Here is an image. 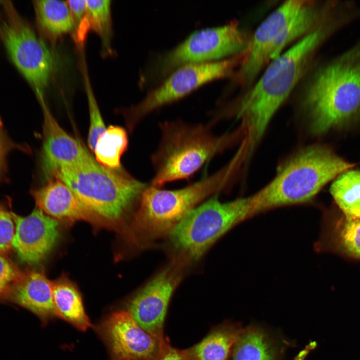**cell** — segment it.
<instances>
[{"mask_svg":"<svg viewBox=\"0 0 360 360\" xmlns=\"http://www.w3.org/2000/svg\"><path fill=\"white\" fill-rule=\"evenodd\" d=\"M216 196L192 210L170 234L174 247L193 260L232 228L253 216L250 196L222 202Z\"/></svg>","mask_w":360,"mask_h":360,"instance_id":"cell-7","label":"cell"},{"mask_svg":"<svg viewBox=\"0 0 360 360\" xmlns=\"http://www.w3.org/2000/svg\"><path fill=\"white\" fill-rule=\"evenodd\" d=\"M95 329L110 360H156L170 344L145 331L126 310L105 316Z\"/></svg>","mask_w":360,"mask_h":360,"instance_id":"cell-11","label":"cell"},{"mask_svg":"<svg viewBox=\"0 0 360 360\" xmlns=\"http://www.w3.org/2000/svg\"><path fill=\"white\" fill-rule=\"evenodd\" d=\"M128 136L122 128L110 126L98 138L94 152L96 160L112 169L120 167L122 156L127 149Z\"/></svg>","mask_w":360,"mask_h":360,"instance_id":"cell-25","label":"cell"},{"mask_svg":"<svg viewBox=\"0 0 360 360\" xmlns=\"http://www.w3.org/2000/svg\"><path fill=\"white\" fill-rule=\"evenodd\" d=\"M330 190L344 214L360 218V170L350 169L344 172L336 178Z\"/></svg>","mask_w":360,"mask_h":360,"instance_id":"cell-24","label":"cell"},{"mask_svg":"<svg viewBox=\"0 0 360 360\" xmlns=\"http://www.w3.org/2000/svg\"><path fill=\"white\" fill-rule=\"evenodd\" d=\"M156 360H186L182 350L168 344Z\"/></svg>","mask_w":360,"mask_h":360,"instance_id":"cell-31","label":"cell"},{"mask_svg":"<svg viewBox=\"0 0 360 360\" xmlns=\"http://www.w3.org/2000/svg\"><path fill=\"white\" fill-rule=\"evenodd\" d=\"M354 166L327 147L306 148L288 160L270 182L250 196L253 216L278 206L308 202L327 183Z\"/></svg>","mask_w":360,"mask_h":360,"instance_id":"cell-4","label":"cell"},{"mask_svg":"<svg viewBox=\"0 0 360 360\" xmlns=\"http://www.w3.org/2000/svg\"><path fill=\"white\" fill-rule=\"evenodd\" d=\"M243 328L240 323L225 321L212 328L198 343L182 352L186 360H228Z\"/></svg>","mask_w":360,"mask_h":360,"instance_id":"cell-20","label":"cell"},{"mask_svg":"<svg viewBox=\"0 0 360 360\" xmlns=\"http://www.w3.org/2000/svg\"><path fill=\"white\" fill-rule=\"evenodd\" d=\"M8 149V145L6 137L4 134L0 120V170L4 162L6 154Z\"/></svg>","mask_w":360,"mask_h":360,"instance_id":"cell-32","label":"cell"},{"mask_svg":"<svg viewBox=\"0 0 360 360\" xmlns=\"http://www.w3.org/2000/svg\"><path fill=\"white\" fill-rule=\"evenodd\" d=\"M53 302L58 317L81 331L91 326L86 315L82 296L67 278L62 276L52 282Z\"/></svg>","mask_w":360,"mask_h":360,"instance_id":"cell-21","label":"cell"},{"mask_svg":"<svg viewBox=\"0 0 360 360\" xmlns=\"http://www.w3.org/2000/svg\"><path fill=\"white\" fill-rule=\"evenodd\" d=\"M296 88L314 134L360 116V46L316 69L310 67Z\"/></svg>","mask_w":360,"mask_h":360,"instance_id":"cell-2","label":"cell"},{"mask_svg":"<svg viewBox=\"0 0 360 360\" xmlns=\"http://www.w3.org/2000/svg\"><path fill=\"white\" fill-rule=\"evenodd\" d=\"M15 230L12 212L0 208V255L7 254L13 248Z\"/></svg>","mask_w":360,"mask_h":360,"instance_id":"cell-28","label":"cell"},{"mask_svg":"<svg viewBox=\"0 0 360 360\" xmlns=\"http://www.w3.org/2000/svg\"><path fill=\"white\" fill-rule=\"evenodd\" d=\"M3 6L0 38L12 63L30 85L38 100H44L54 72L53 54L10 2H4Z\"/></svg>","mask_w":360,"mask_h":360,"instance_id":"cell-8","label":"cell"},{"mask_svg":"<svg viewBox=\"0 0 360 360\" xmlns=\"http://www.w3.org/2000/svg\"><path fill=\"white\" fill-rule=\"evenodd\" d=\"M224 186L215 172L184 188L166 190L149 184L143 192L134 216L130 234L134 240H152L170 232L204 200Z\"/></svg>","mask_w":360,"mask_h":360,"instance_id":"cell-6","label":"cell"},{"mask_svg":"<svg viewBox=\"0 0 360 360\" xmlns=\"http://www.w3.org/2000/svg\"><path fill=\"white\" fill-rule=\"evenodd\" d=\"M44 186L32 192L38 208L48 216L70 222L94 220L74 192L64 182L52 178Z\"/></svg>","mask_w":360,"mask_h":360,"instance_id":"cell-17","label":"cell"},{"mask_svg":"<svg viewBox=\"0 0 360 360\" xmlns=\"http://www.w3.org/2000/svg\"><path fill=\"white\" fill-rule=\"evenodd\" d=\"M82 68L90 114L88 143L90 149L94 152L98 138L106 128L93 92L86 67L84 64Z\"/></svg>","mask_w":360,"mask_h":360,"instance_id":"cell-27","label":"cell"},{"mask_svg":"<svg viewBox=\"0 0 360 360\" xmlns=\"http://www.w3.org/2000/svg\"><path fill=\"white\" fill-rule=\"evenodd\" d=\"M14 300L46 324L58 317L52 298V282L42 274L22 273L10 290Z\"/></svg>","mask_w":360,"mask_h":360,"instance_id":"cell-19","label":"cell"},{"mask_svg":"<svg viewBox=\"0 0 360 360\" xmlns=\"http://www.w3.org/2000/svg\"><path fill=\"white\" fill-rule=\"evenodd\" d=\"M22 274L12 262L0 255V295L10 292Z\"/></svg>","mask_w":360,"mask_h":360,"instance_id":"cell-29","label":"cell"},{"mask_svg":"<svg viewBox=\"0 0 360 360\" xmlns=\"http://www.w3.org/2000/svg\"><path fill=\"white\" fill-rule=\"evenodd\" d=\"M86 18L90 30L100 37L102 53L108 56L112 53V24L111 16V1L109 0H86Z\"/></svg>","mask_w":360,"mask_h":360,"instance_id":"cell-26","label":"cell"},{"mask_svg":"<svg viewBox=\"0 0 360 360\" xmlns=\"http://www.w3.org/2000/svg\"><path fill=\"white\" fill-rule=\"evenodd\" d=\"M330 28L328 22H324L272 60L241 97L236 116L250 127L251 148L262 136L275 113L311 66L316 50Z\"/></svg>","mask_w":360,"mask_h":360,"instance_id":"cell-1","label":"cell"},{"mask_svg":"<svg viewBox=\"0 0 360 360\" xmlns=\"http://www.w3.org/2000/svg\"><path fill=\"white\" fill-rule=\"evenodd\" d=\"M246 50L226 59L182 65L136 104L123 111L128 128L132 131L146 116L158 108L186 95L213 79L231 76L246 56Z\"/></svg>","mask_w":360,"mask_h":360,"instance_id":"cell-9","label":"cell"},{"mask_svg":"<svg viewBox=\"0 0 360 360\" xmlns=\"http://www.w3.org/2000/svg\"><path fill=\"white\" fill-rule=\"evenodd\" d=\"M308 0H286L272 12L252 34L248 54L232 78L240 86L249 88L260 72L271 61L274 44L286 27Z\"/></svg>","mask_w":360,"mask_h":360,"instance_id":"cell-12","label":"cell"},{"mask_svg":"<svg viewBox=\"0 0 360 360\" xmlns=\"http://www.w3.org/2000/svg\"><path fill=\"white\" fill-rule=\"evenodd\" d=\"M328 8V4L324 5L315 1L308 0L276 42L271 60L280 56L288 44L302 38L327 20Z\"/></svg>","mask_w":360,"mask_h":360,"instance_id":"cell-22","label":"cell"},{"mask_svg":"<svg viewBox=\"0 0 360 360\" xmlns=\"http://www.w3.org/2000/svg\"><path fill=\"white\" fill-rule=\"evenodd\" d=\"M70 13L75 24V28L84 18L86 12V0H66Z\"/></svg>","mask_w":360,"mask_h":360,"instance_id":"cell-30","label":"cell"},{"mask_svg":"<svg viewBox=\"0 0 360 360\" xmlns=\"http://www.w3.org/2000/svg\"><path fill=\"white\" fill-rule=\"evenodd\" d=\"M252 34L240 28L236 22L196 30L161 56L156 72L165 76L186 64L238 54L248 48Z\"/></svg>","mask_w":360,"mask_h":360,"instance_id":"cell-10","label":"cell"},{"mask_svg":"<svg viewBox=\"0 0 360 360\" xmlns=\"http://www.w3.org/2000/svg\"><path fill=\"white\" fill-rule=\"evenodd\" d=\"M291 343L258 324L242 329L232 352V360H283Z\"/></svg>","mask_w":360,"mask_h":360,"instance_id":"cell-18","label":"cell"},{"mask_svg":"<svg viewBox=\"0 0 360 360\" xmlns=\"http://www.w3.org/2000/svg\"><path fill=\"white\" fill-rule=\"evenodd\" d=\"M40 104L44 116L42 161L46 176L51 178L58 170L75 166L92 158L86 148L60 126L45 101Z\"/></svg>","mask_w":360,"mask_h":360,"instance_id":"cell-15","label":"cell"},{"mask_svg":"<svg viewBox=\"0 0 360 360\" xmlns=\"http://www.w3.org/2000/svg\"><path fill=\"white\" fill-rule=\"evenodd\" d=\"M180 279L172 268L164 270L137 292L126 305L128 311L145 331L161 340L168 304Z\"/></svg>","mask_w":360,"mask_h":360,"instance_id":"cell-13","label":"cell"},{"mask_svg":"<svg viewBox=\"0 0 360 360\" xmlns=\"http://www.w3.org/2000/svg\"><path fill=\"white\" fill-rule=\"evenodd\" d=\"M160 140L151 156L154 176L149 184L160 188L174 180H188L231 140L216 136L210 124H190L180 120L160 123Z\"/></svg>","mask_w":360,"mask_h":360,"instance_id":"cell-5","label":"cell"},{"mask_svg":"<svg viewBox=\"0 0 360 360\" xmlns=\"http://www.w3.org/2000/svg\"><path fill=\"white\" fill-rule=\"evenodd\" d=\"M314 248L318 252L360 261V218L346 216L338 208L326 212Z\"/></svg>","mask_w":360,"mask_h":360,"instance_id":"cell-16","label":"cell"},{"mask_svg":"<svg viewBox=\"0 0 360 360\" xmlns=\"http://www.w3.org/2000/svg\"><path fill=\"white\" fill-rule=\"evenodd\" d=\"M12 215L16 226L13 248L18 258L26 264L40 263L52 251L60 237L58 220L38 208L26 216L13 212Z\"/></svg>","mask_w":360,"mask_h":360,"instance_id":"cell-14","label":"cell"},{"mask_svg":"<svg viewBox=\"0 0 360 360\" xmlns=\"http://www.w3.org/2000/svg\"><path fill=\"white\" fill-rule=\"evenodd\" d=\"M37 24L44 36L56 40L68 33L73 34L75 24L66 1L33 2Z\"/></svg>","mask_w":360,"mask_h":360,"instance_id":"cell-23","label":"cell"},{"mask_svg":"<svg viewBox=\"0 0 360 360\" xmlns=\"http://www.w3.org/2000/svg\"><path fill=\"white\" fill-rule=\"evenodd\" d=\"M64 182L93 217L95 225L118 230L148 186L121 168L112 169L94 157L78 166L54 172L51 178Z\"/></svg>","mask_w":360,"mask_h":360,"instance_id":"cell-3","label":"cell"}]
</instances>
